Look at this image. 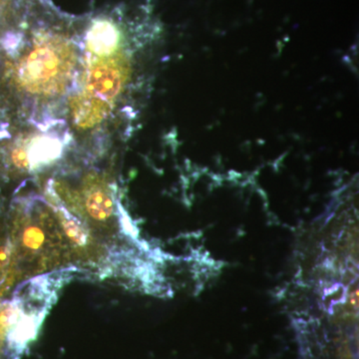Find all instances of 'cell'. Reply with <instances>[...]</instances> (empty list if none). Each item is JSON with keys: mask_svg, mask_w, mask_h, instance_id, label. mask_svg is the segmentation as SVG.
Wrapping results in <instances>:
<instances>
[{"mask_svg": "<svg viewBox=\"0 0 359 359\" xmlns=\"http://www.w3.org/2000/svg\"><path fill=\"white\" fill-rule=\"evenodd\" d=\"M118 34L115 26L108 21L97 22L89 32L90 47L96 53H106L114 49Z\"/></svg>", "mask_w": 359, "mask_h": 359, "instance_id": "1", "label": "cell"}, {"mask_svg": "<svg viewBox=\"0 0 359 359\" xmlns=\"http://www.w3.org/2000/svg\"><path fill=\"white\" fill-rule=\"evenodd\" d=\"M61 153V146L58 140L52 138H42L35 142L30 147L28 153V165L47 164L52 160H55Z\"/></svg>", "mask_w": 359, "mask_h": 359, "instance_id": "2", "label": "cell"}, {"mask_svg": "<svg viewBox=\"0 0 359 359\" xmlns=\"http://www.w3.org/2000/svg\"><path fill=\"white\" fill-rule=\"evenodd\" d=\"M86 205L90 215L100 221L109 218L112 215V200L103 191H95V192L90 194L87 198Z\"/></svg>", "mask_w": 359, "mask_h": 359, "instance_id": "3", "label": "cell"}, {"mask_svg": "<svg viewBox=\"0 0 359 359\" xmlns=\"http://www.w3.org/2000/svg\"><path fill=\"white\" fill-rule=\"evenodd\" d=\"M22 241L25 248L32 250L39 249L42 244H43V233L39 229L32 226V228L27 229L25 231Z\"/></svg>", "mask_w": 359, "mask_h": 359, "instance_id": "4", "label": "cell"}, {"mask_svg": "<svg viewBox=\"0 0 359 359\" xmlns=\"http://www.w3.org/2000/svg\"><path fill=\"white\" fill-rule=\"evenodd\" d=\"M63 224H65L68 235L73 240H75V242L80 245L84 244L86 242L83 231L80 229L78 223H75V221L73 222L72 219H68V217L65 215V216H63Z\"/></svg>", "mask_w": 359, "mask_h": 359, "instance_id": "5", "label": "cell"}]
</instances>
